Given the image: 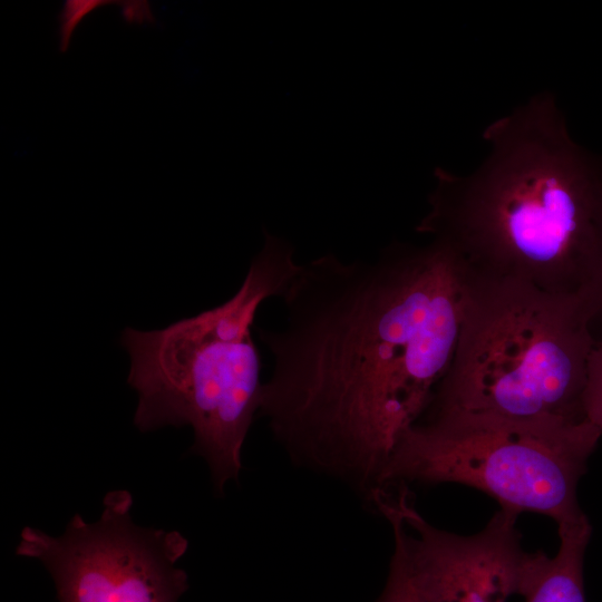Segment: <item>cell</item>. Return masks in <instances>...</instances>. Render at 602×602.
<instances>
[{"label": "cell", "instance_id": "cell-1", "mask_svg": "<svg viewBox=\"0 0 602 602\" xmlns=\"http://www.w3.org/2000/svg\"><path fill=\"white\" fill-rule=\"evenodd\" d=\"M259 415L287 458L375 508L396 445L427 409L457 348L465 270L431 239L392 242L372 261L332 253L299 264Z\"/></svg>", "mask_w": 602, "mask_h": 602}, {"label": "cell", "instance_id": "cell-2", "mask_svg": "<svg viewBox=\"0 0 602 602\" xmlns=\"http://www.w3.org/2000/svg\"><path fill=\"white\" fill-rule=\"evenodd\" d=\"M472 174L435 169L419 233L475 274L582 297L598 309L602 157L579 145L552 94L532 97L484 132Z\"/></svg>", "mask_w": 602, "mask_h": 602}, {"label": "cell", "instance_id": "cell-3", "mask_svg": "<svg viewBox=\"0 0 602 602\" xmlns=\"http://www.w3.org/2000/svg\"><path fill=\"white\" fill-rule=\"evenodd\" d=\"M264 235L227 301L163 329L126 328L120 337L130 359L127 381L138 395L134 425L140 431L190 426L191 453L207 464L217 494L239 480L242 447L259 415L255 314L266 299L280 298L299 266L288 241Z\"/></svg>", "mask_w": 602, "mask_h": 602}, {"label": "cell", "instance_id": "cell-4", "mask_svg": "<svg viewBox=\"0 0 602 602\" xmlns=\"http://www.w3.org/2000/svg\"><path fill=\"white\" fill-rule=\"evenodd\" d=\"M596 319L589 299L465 269L457 348L424 414L538 424L585 420Z\"/></svg>", "mask_w": 602, "mask_h": 602}, {"label": "cell", "instance_id": "cell-5", "mask_svg": "<svg viewBox=\"0 0 602 602\" xmlns=\"http://www.w3.org/2000/svg\"><path fill=\"white\" fill-rule=\"evenodd\" d=\"M602 431L588 419L538 424L468 414H424L399 439L385 491L455 483L517 515L543 514L557 528L584 521L577 485Z\"/></svg>", "mask_w": 602, "mask_h": 602}, {"label": "cell", "instance_id": "cell-6", "mask_svg": "<svg viewBox=\"0 0 602 602\" xmlns=\"http://www.w3.org/2000/svg\"><path fill=\"white\" fill-rule=\"evenodd\" d=\"M103 505L96 522L76 514L58 536L25 527L16 554L43 564L58 602H178L188 589L177 566L188 541L135 524L128 491L108 492Z\"/></svg>", "mask_w": 602, "mask_h": 602}, {"label": "cell", "instance_id": "cell-7", "mask_svg": "<svg viewBox=\"0 0 602 602\" xmlns=\"http://www.w3.org/2000/svg\"><path fill=\"white\" fill-rule=\"evenodd\" d=\"M407 486L386 494L376 513L387 520L424 602H511L521 598L535 553L524 551L517 514L499 509L478 533L459 535L430 524Z\"/></svg>", "mask_w": 602, "mask_h": 602}, {"label": "cell", "instance_id": "cell-8", "mask_svg": "<svg viewBox=\"0 0 602 602\" xmlns=\"http://www.w3.org/2000/svg\"><path fill=\"white\" fill-rule=\"evenodd\" d=\"M557 532L560 545L553 557L536 552L522 594L523 602H585L583 562L592 526L585 518Z\"/></svg>", "mask_w": 602, "mask_h": 602}, {"label": "cell", "instance_id": "cell-9", "mask_svg": "<svg viewBox=\"0 0 602 602\" xmlns=\"http://www.w3.org/2000/svg\"><path fill=\"white\" fill-rule=\"evenodd\" d=\"M376 602H424L411 582L402 550L396 542L387 579Z\"/></svg>", "mask_w": 602, "mask_h": 602}, {"label": "cell", "instance_id": "cell-10", "mask_svg": "<svg viewBox=\"0 0 602 602\" xmlns=\"http://www.w3.org/2000/svg\"><path fill=\"white\" fill-rule=\"evenodd\" d=\"M583 407L585 418L602 431V336L590 357Z\"/></svg>", "mask_w": 602, "mask_h": 602}, {"label": "cell", "instance_id": "cell-11", "mask_svg": "<svg viewBox=\"0 0 602 602\" xmlns=\"http://www.w3.org/2000/svg\"><path fill=\"white\" fill-rule=\"evenodd\" d=\"M116 1H79L68 0L64 2L62 9L58 14L59 22V50L67 51L71 36L82 19L98 7L115 3Z\"/></svg>", "mask_w": 602, "mask_h": 602}, {"label": "cell", "instance_id": "cell-12", "mask_svg": "<svg viewBox=\"0 0 602 602\" xmlns=\"http://www.w3.org/2000/svg\"><path fill=\"white\" fill-rule=\"evenodd\" d=\"M598 300H599V315H598V320H600V319H602V275H601L600 285H599ZM598 320H596V321H598Z\"/></svg>", "mask_w": 602, "mask_h": 602}]
</instances>
